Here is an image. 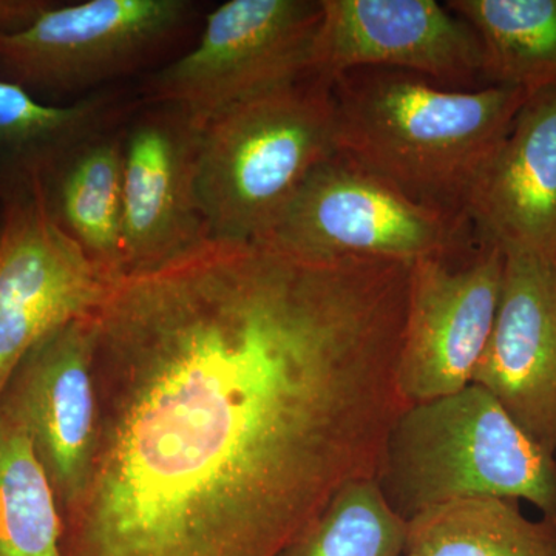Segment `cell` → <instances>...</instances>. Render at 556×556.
I'll return each mask as SVG.
<instances>
[{"instance_id": "obj_8", "label": "cell", "mask_w": 556, "mask_h": 556, "mask_svg": "<svg viewBox=\"0 0 556 556\" xmlns=\"http://www.w3.org/2000/svg\"><path fill=\"white\" fill-rule=\"evenodd\" d=\"M110 283L54 222L40 175L21 181L0 223V397L22 358L90 316Z\"/></svg>"}, {"instance_id": "obj_6", "label": "cell", "mask_w": 556, "mask_h": 556, "mask_svg": "<svg viewBox=\"0 0 556 556\" xmlns=\"http://www.w3.org/2000/svg\"><path fill=\"white\" fill-rule=\"evenodd\" d=\"M321 0H229L195 49L150 78L146 97L203 126L223 110L313 72Z\"/></svg>"}, {"instance_id": "obj_19", "label": "cell", "mask_w": 556, "mask_h": 556, "mask_svg": "<svg viewBox=\"0 0 556 556\" xmlns=\"http://www.w3.org/2000/svg\"><path fill=\"white\" fill-rule=\"evenodd\" d=\"M60 504L30 438L0 413V556L62 555Z\"/></svg>"}, {"instance_id": "obj_14", "label": "cell", "mask_w": 556, "mask_h": 556, "mask_svg": "<svg viewBox=\"0 0 556 556\" xmlns=\"http://www.w3.org/2000/svg\"><path fill=\"white\" fill-rule=\"evenodd\" d=\"M467 218L506 254L556 260V80L527 94L479 178Z\"/></svg>"}, {"instance_id": "obj_4", "label": "cell", "mask_w": 556, "mask_h": 556, "mask_svg": "<svg viewBox=\"0 0 556 556\" xmlns=\"http://www.w3.org/2000/svg\"><path fill=\"white\" fill-rule=\"evenodd\" d=\"M338 152L331 79L317 73L212 116L197 160L211 240L266 239L311 172Z\"/></svg>"}, {"instance_id": "obj_21", "label": "cell", "mask_w": 556, "mask_h": 556, "mask_svg": "<svg viewBox=\"0 0 556 556\" xmlns=\"http://www.w3.org/2000/svg\"><path fill=\"white\" fill-rule=\"evenodd\" d=\"M51 5L40 0H0V33L27 27Z\"/></svg>"}, {"instance_id": "obj_11", "label": "cell", "mask_w": 556, "mask_h": 556, "mask_svg": "<svg viewBox=\"0 0 556 556\" xmlns=\"http://www.w3.org/2000/svg\"><path fill=\"white\" fill-rule=\"evenodd\" d=\"M0 413L30 438L64 517L89 479L100 426L91 314L22 358L3 388Z\"/></svg>"}, {"instance_id": "obj_17", "label": "cell", "mask_w": 556, "mask_h": 556, "mask_svg": "<svg viewBox=\"0 0 556 556\" xmlns=\"http://www.w3.org/2000/svg\"><path fill=\"white\" fill-rule=\"evenodd\" d=\"M477 33L486 86L533 90L556 80V0H450Z\"/></svg>"}, {"instance_id": "obj_12", "label": "cell", "mask_w": 556, "mask_h": 556, "mask_svg": "<svg viewBox=\"0 0 556 556\" xmlns=\"http://www.w3.org/2000/svg\"><path fill=\"white\" fill-rule=\"evenodd\" d=\"M200 134L188 112L169 104H155L123 131L124 276L211 240L197 195Z\"/></svg>"}, {"instance_id": "obj_15", "label": "cell", "mask_w": 556, "mask_h": 556, "mask_svg": "<svg viewBox=\"0 0 556 556\" xmlns=\"http://www.w3.org/2000/svg\"><path fill=\"white\" fill-rule=\"evenodd\" d=\"M40 181L60 228L109 281L123 277V134L86 139Z\"/></svg>"}, {"instance_id": "obj_1", "label": "cell", "mask_w": 556, "mask_h": 556, "mask_svg": "<svg viewBox=\"0 0 556 556\" xmlns=\"http://www.w3.org/2000/svg\"><path fill=\"white\" fill-rule=\"evenodd\" d=\"M409 263L207 240L112 281L91 313L100 402L64 556H277L375 479Z\"/></svg>"}, {"instance_id": "obj_10", "label": "cell", "mask_w": 556, "mask_h": 556, "mask_svg": "<svg viewBox=\"0 0 556 556\" xmlns=\"http://www.w3.org/2000/svg\"><path fill=\"white\" fill-rule=\"evenodd\" d=\"M380 67L453 90L485 87L484 51L473 28L437 0H321L313 72L332 79Z\"/></svg>"}, {"instance_id": "obj_9", "label": "cell", "mask_w": 556, "mask_h": 556, "mask_svg": "<svg viewBox=\"0 0 556 556\" xmlns=\"http://www.w3.org/2000/svg\"><path fill=\"white\" fill-rule=\"evenodd\" d=\"M185 0H87L0 33V76L28 91L86 89L118 76L170 38Z\"/></svg>"}, {"instance_id": "obj_7", "label": "cell", "mask_w": 556, "mask_h": 556, "mask_svg": "<svg viewBox=\"0 0 556 556\" xmlns=\"http://www.w3.org/2000/svg\"><path fill=\"white\" fill-rule=\"evenodd\" d=\"M504 269L506 252L475 232L459 247L412 263L397 364L405 404L471 386L495 325Z\"/></svg>"}, {"instance_id": "obj_2", "label": "cell", "mask_w": 556, "mask_h": 556, "mask_svg": "<svg viewBox=\"0 0 556 556\" xmlns=\"http://www.w3.org/2000/svg\"><path fill=\"white\" fill-rule=\"evenodd\" d=\"M338 149L409 199L467 218L482 172L529 90H453L401 70L362 67L331 79Z\"/></svg>"}, {"instance_id": "obj_13", "label": "cell", "mask_w": 556, "mask_h": 556, "mask_svg": "<svg viewBox=\"0 0 556 556\" xmlns=\"http://www.w3.org/2000/svg\"><path fill=\"white\" fill-rule=\"evenodd\" d=\"M471 383L556 455V260L506 254L495 325Z\"/></svg>"}, {"instance_id": "obj_16", "label": "cell", "mask_w": 556, "mask_h": 556, "mask_svg": "<svg viewBox=\"0 0 556 556\" xmlns=\"http://www.w3.org/2000/svg\"><path fill=\"white\" fill-rule=\"evenodd\" d=\"M404 556H556V519L529 518L514 500L453 501L407 522Z\"/></svg>"}, {"instance_id": "obj_20", "label": "cell", "mask_w": 556, "mask_h": 556, "mask_svg": "<svg viewBox=\"0 0 556 556\" xmlns=\"http://www.w3.org/2000/svg\"><path fill=\"white\" fill-rule=\"evenodd\" d=\"M407 522L383 500L376 479L354 481L277 556H404Z\"/></svg>"}, {"instance_id": "obj_5", "label": "cell", "mask_w": 556, "mask_h": 556, "mask_svg": "<svg viewBox=\"0 0 556 556\" xmlns=\"http://www.w3.org/2000/svg\"><path fill=\"white\" fill-rule=\"evenodd\" d=\"M471 233L468 218L409 199L338 152L311 172L257 241L309 258L415 263L459 247Z\"/></svg>"}, {"instance_id": "obj_3", "label": "cell", "mask_w": 556, "mask_h": 556, "mask_svg": "<svg viewBox=\"0 0 556 556\" xmlns=\"http://www.w3.org/2000/svg\"><path fill=\"white\" fill-rule=\"evenodd\" d=\"M376 484L405 522L453 501L501 497L556 519V455L484 388L407 405L388 431Z\"/></svg>"}, {"instance_id": "obj_18", "label": "cell", "mask_w": 556, "mask_h": 556, "mask_svg": "<svg viewBox=\"0 0 556 556\" xmlns=\"http://www.w3.org/2000/svg\"><path fill=\"white\" fill-rule=\"evenodd\" d=\"M105 98H87L72 105L40 102L17 84L0 79V166L21 181L42 175L80 142L105 130L110 118Z\"/></svg>"}]
</instances>
